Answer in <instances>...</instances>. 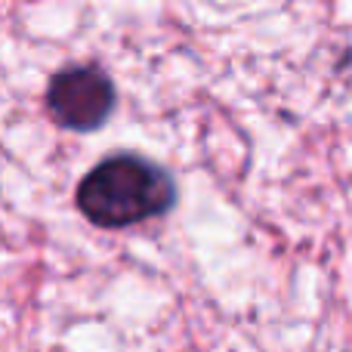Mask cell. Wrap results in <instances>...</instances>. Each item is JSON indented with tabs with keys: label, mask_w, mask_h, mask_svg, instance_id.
Here are the masks:
<instances>
[{
	"label": "cell",
	"mask_w": 352,
	"mask_h": 352,
	"mask_svg": "<svg viewBox=\"0 0 352 352\" xmlns=\"http://www.w3.org/2000/svg\"><path fill=\"white\" fill-rule=\"evenodd\" d=\"M176 204V186L164 167L140 155H111L78 186V207L102 229H124L164 217Z\"/></svg>",
	"instance_id": "cell-1"
},
{
	"label": "cell",
	"mask_w": 352,
	"mask_h": 352,
	"mask_svg": "<svg viewBox=\"0 0 352 352\" xmlns=\"http://www.w3.org/2000/svg\"><path fill=\"white\" fill-rule=\"evenodd\" d=\"M47 109L59 127L78 133L96 130L115 111V84L93 65L62 68L47 87Z\"/></svg>",
	"instance_id": "cell-2"
}]
</instances>
